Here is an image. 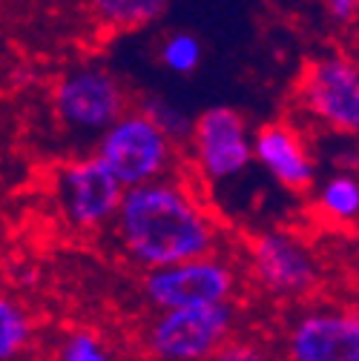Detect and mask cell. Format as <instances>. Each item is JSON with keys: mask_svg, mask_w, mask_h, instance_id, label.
<instances>
[{"mask_svg": "<svg viewBox=\"0 0 359 361\" xmlns=\"http://www.w3.org/2000/svg\"><path fill=\"white\" fill-rule=\"evenodd\" d=\"M236 330L233 301L201 307H170L144 330V347L155 361H204Z\"/></svg>", "mask_w": 359, "mask_h": 361, "instance_id": "3", "label": "cell"}, {"mask_svg": "<svg viewBox=\"0 0 359 361\" xmlns=\"http://www.w3.org/2000/svg\"><path fill=\"white\" fill-rule=\"evenodd\" d=\"M334 26H351L359 15V0H319Z\"/></svg>", "mask_w": 359, "mask_h": 361, "instance_id": "19", "label": "cell"}, {"mask_svg": "<svg viewBox=\"0 0 359 361\" xmlns=\"http://www.w3.org/2000/svg\"><path fill=\"white\" fill-rule=\"evenodd\" d=\"M201 58L204 47L193 32H170L158 47V61L172 75H193L201 66Z\"/></svg>", "mask_w": 359, "mask_h": 361, "instance_id": "15", "label": "cell"}, {"mask_svg": "<svg viewBox=\"0 0 359 361\" xmlns=\"http://www.w3.org/2000/svg\"><path fill=\"white\" fill-rule=\"evenodd\" d=\"M32 338H35L32 312L12 295L0 293V361L20 358L29 350Z\"/></svg>", "mask_w": 359, "mask_h": 361, "instance_id": "14", "label": "cell"}, {"mask_svg": "<svg viewBox=\"0 0 359 361\" xmlns=\"http://www.w3.org/2000/svg\"><path fill=\"white\" fill-rule=\"evenodd\" d=\"M112 224L124 255L141 269L218 252L213 212L172 175L126 187Z\"/></svg>", "mask_w": 359, "mask_h": 361, "instance_id": "1", "label": "cell"}, {"mask_svg": "<svg viewBox=\"0 0 359 361\" xmlns=\"http://www.w3.org/2000/svg\"><path fill=\"white\" fill-rule=\"evenodd\" d=\"M121 195L124 187L95 152L69 158L55 169V201L72 230H104L118 212Z\"/></svg>", "mask_w": 359, "mask_h": 361, "instance_id": "7", "label": "cell"}, {"mask_svg": "<svg viewBox=\"0 0 359 361\" xmlns=\"http://www.w3.org/2000/svg\"><path fill=\"white\" fill-rule=\"evenodd\" d=\"M204 361H271L267 353L253 341H233L228 338L218 350H213Z\"/></svg>", "mask_w": 359, "mask_h": 361, "instance_id": "18", "label": "cell"}, {"mask_svg": "<svg viewBox=\"0 0 359 361\" xmlns=\"http://www.w3.org/2000/svg\"><path fill=\"white\" fill-rule=\"evenodd\" d=\"M95 155L107 164V169L126 190L170 175L178 161V141H172L139 106V109H124L98 135Z\"/></svg>", "mask_w": 359, "mask_h": 361, "instance_id": "2", "label": "cell"}, {"mask_svg": "<svg viewBox=\"0 0 359 361\" xmlns=\"http://www.w3.org/2000/svg\"><path fill=\"white\" fill-rule=\"evenodd\" d=\"M141 109L170 135L172 141H182V138H187V132H190V121H187V115L178 109L175 104H170L167 98H161V95H150V98H144V104H141Z\"/></svg>", "mask_w": 359, "mask_h": 361, "instance_id": "17", "label": "cell"}, {"mask_svg": "<svg viewBox=\"0 0 359 361\" xmlns=\"http://www.w3.org/2000/svg\"><path fill=\"white\" fill-rule=\"evenodd\" d=\"M170 0H86L89 15L110 32H136L155 23Z\"/></svg>", "mask_w": 359, "mask_h": 361, "instance_id": "13", "label": "cell"}, {"mask_svg": "<svg viewBox=\"0 0 359 361\" xmlns=\"http://www.w3.org/2000/svg\"><path fill=\"white\" fill-rule=\"evenodd\" d=\"M253 161L267 169L279 187L290 192H305L317 184V158L307 147L299 126L288 121H271L250 135Z\"/></svg>", "mask_w": 359, "mask_h": 361, "instance_id": "11", "label": "cell"}, {"mask_svg": "<svg viewBox=\"0 0 359 361\" xmlns=\"http://www.w3.org/2000/svg\"><path fill=\"white\" fill-rule=\"evenodd\" d=\"M193 164L199 175L210 184L233 180L253 164V141L250 126L242 112L230 106H210L204 109L187 132Z\"/></svg>", "mask_w": 359, "mask_h": 361, "instance_id": "8", "label": "cell"}, {"mask_svg": "<svg viewBox=\"0 0 359 361\" xmlns=\"http://www.w3.org/2000/svg\"><path fill=\"white\" fill-rule=\"evenodd\" d=\"M236 287H239L236 267L218 252L164 264L147 269L144 276V298L155 310L233 301Z\"/></svg>", "mask_w": 359, "mask_h": 361, "instance_id": "6", "label": "cell"}, {"mask_svg": "<svg viewBox=\"0 0 359 361\" xmlns=\"http://www.w3.org/2000/svg\"><path fill=\"white\" fill-rule=\"evenodd\" d=\"M58 361H115L93 330H75L58 347Z\"/></svg>", "mask_w": 359, "mask_h": 361, "instance_id": "16", "label": "cell"}, {"mask_svg": "<svg viewBox=\"0 0 359 361\" xmlns=\"http://www.w3.org/2000/svg\"><path fill=\"white\" fill-rule=\"evenodd\" d=\"M250 269L256 281L273 295L299 298L319 287L322 264L299 235L264 230L250 244Z\"/></svg>", "mask_w": 359, "mask_h": 361, "instance_id": "9", "label": "cell"}, {"mask_svg": "<svg viewBox=\"0 0 359 361\" xmlns=\"http://www.w3.org/2000/svg\"><path fill=\"white\" fill-rule=\"evenodd\" d=\"M288 361H359V319L353 310L319 307L290 324Z\"/></svg>", "mask_w": 359, "mask_h": 361, "instance_id": "10", "label": "cell"}, {"mask_svg": "<svg viewBox=\"0 0 359 361\" xmlns=\"http://www.w3.org/2000/svg\"><path fill=\"white\" fill-rule=\"evenodd\" d=\"M302 112L334 135H356L359 129V69L348 52H322L302 72L299 86Z\"/></svg>", "mask_w": 359, "mask_h": 361, "instance_id": "5", "label": "cell"}, {"mask_svg": "<svg viewBox=\"0 0 359 361\" xmlns=\"http://www.w3.org/2000/svg\"><path fill=\"white\" fill-rule=\"evenodd\" d=\"M129 109V95L118 75L101 63H81L64 72L52 89V112L69 135L98 138V135Z\"/></svg>", "mask_w": 359, "mask_h": 361, "instance_id": "4", "label": "cell"}, {"mask_svg": "<svg viewBox=\"0 0 359 361\" xmlns=\"http://www.w3.org/2000/svg\"><path fill=\"white\" fill-rule=\"evenodd\" d=\"M313 192V207L325 221H334L339 227H351L359 218V180L353 172L336 169L322 178Z\"/></svg>", "mask_w": 359, "mask_h": 361, "instance_id": "12", "label": "cell"}]
</instances>
